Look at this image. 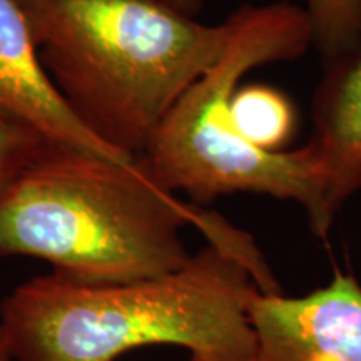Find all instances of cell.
Returning a JSON list of instances; mask_svg holds the SVG:
<instances>
[{"label": "cell", "mask_w": 361, "mask_h": 361, "mask_svg": "<svg viewBox=\"0 0 361 361\" xmlns=\"http://www.w3.org/2000/svg\"><path fill=\"white\" fill-rule=\"evenodd\" d=\"M313 44L328 62L361 49V0H305Z\"/></svg>", "instance_id": "9"}, {"label": "cell", "mask_w": 361, "mask_h": 361, "mask_svg": "<svg viewBox=\"0 0 361 361\" xmlns=\"http://www.w3.org/2000/svg\"><path fill=\"white\" fill-rule=\"evenodd\" d=\"M197 207L162 186L141 156L119 162L45 144L0 188V258L47 261L82 284L157 278L191 256L183 231Z\"/></svg>", "instance_id": "2"}, {"label": "cell", "mask_w": 361, "mask_h": 361, "mask_svg": "<svg viewBox=\"0 0 361 361\" xmlns=\"http://www.w3.org/2000/svg\"><path fill=\"white\" fill-rule=\"evenodd\" d=\"M251 361H361V284L336 273L305 296L258 293Z\"/></svg>", "instance_id": "5"}, {"label": "cell", "mask_w": 361, "mask_h": 361, "mask_svg": "<svg viewBox=\"0 0 361 361\" xmlns=\"http://www.w3.org/2000/svg\"><path fill=\"white\" fill-rule=\"evenodd\" d=\"M45 142L20 126L0 117V188L42 151Z\"/></svg>", "instance_id": "10"}, {"label": "cell", "mask_w": 361, "mask_h": 361, "mask_svg": "<svg viewBox=\"0 0 361 361\" xmlns=\"http://www.w3.org/2000/svg\"><path fill=\"white\" fill-rule=\"evenodd\" d=\"M0 117L49 146L130 162L107 146L61 96L40 61L20 0H0Z\"/></svg>", "instance_id": "6"}, {"label": "cell", "mask_w": 361, "mask_h": 361, "mask_svg": "<svg viewBox=\"0 0 361 361\" xmlns=\"http://www.w3.org/2000/svg\"><path fill=\"white\" fill-rule=\"evenodd\" d=\"M207 245L162 276L82 284L56 273L22 283L0 303L16 361H116L144 346H179L189 361H251V303L278 283L250 234L214 211L196 224Z\"/></svg>", "instance_id": "1"}, {"label": "cell", "mask_w": 361, "mask_h": 361, "mask_svg": "<svg viewBox=\"0 0 361 361\" xmlns=\"http://www.w3.org/2000/svg\"><path fill=\"white\" fill-rule=\"evenodd\" d=\"M159 2L176 8L178 12L186 13L189 17H196L202 8V0H159Z\"/></svg>", "instance_id": "11"}, {"label": "cell", "mask_w": 361, "mask_h": 361, "mask_svg": "<svg viewBox=\"0 0 361 361\" xmlns=\"http://www.w3.org/2000/svg\"><path fill=\"white\" fill-rule=\"evenodd\" d=\"M228 20L224 52L174 104L141 157L162 186L197 206L236 192L295 201L311 231L326 239L340 211L311 142L264 151L243 141L229 121V101L247 72L298 59L313 44L308 13L290 2L246 4Z\"/></svg>", "instance_id": "4"}, {"label": "cell", "mask_w": 361, "mask_h": 361, "mask_svg": "<svg viewBox=\"0 0 361 361\" xmlns=\"http://www.w3.org/2000/svg\"><path fill=\"white\" fill-rule=\"evenodd\" d=\"M314 147L341 209L361 191V49L328 62L314 96Z\"/></svg>", "instance_id": "7"}, {"label": "cell", "mask_w": 361, "mask_h": 361, "mask_svg": "<svg viewBox=\"0 0 361 361\" xmlns=\"http://www.w3.org/2000/svg\"><path fill=\"white\" fill-rule=\"evenodd\" d=\"M229 121L239 137L264 151H279L295 126L290 101L276 89L246 85L234 90L229 101Z\"/></svg>", "instance_id": "8"}, {"label": "cell", "mask_w": 361, "mask_h": 361, "mask_svg": "<svg viewBox=\"0 0 361 361\" xmlns=\"http://www.w3.org/2000/svg\"><path fill=\"white\" fill-rule=\"evenodd\" d=\"M40 61L101 141L142 156L183 94L224 52L231 25L159 0H20Z\"/></svg>", "instance_id": "3"}, {"label": "cell", "mask_w": 361, "mask_h": 361, "mask_svg": "<svg viewBox=\"0 0 361 361\" xmlns=\"http://www.w3.org/2000/svg\"><path fill=\"white\" fill-rule=\"evenodd\" d=\"M0 361H12L11 350H8L7 340L6 336H4L2 329H0Z\"/></svg>", "instance_id": "12"}]
</instances>
